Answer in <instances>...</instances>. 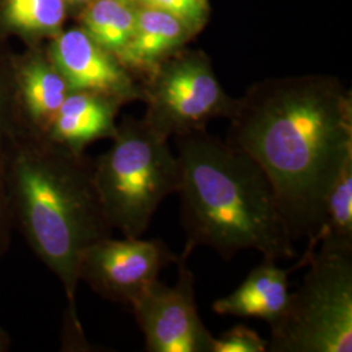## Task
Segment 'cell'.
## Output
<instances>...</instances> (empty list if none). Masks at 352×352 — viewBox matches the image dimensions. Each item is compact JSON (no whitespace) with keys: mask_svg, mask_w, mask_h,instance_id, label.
<instances>
[{"mask_svg":"<svg viewBox=\"0 0 352 352\" xmlns=\"http://www.w3.org/2000/svg\"><path fill=\"white\" fill-rule=\"evenodd\" d=\"M230 119L227 144L263 168L292 239L314 238L352 158L350 94L322 76L269 80L238 100Z\"/></svg>","mask_w":352,"mask_h":352,"instance_id":"6da1fadb","label":"cell"},{"mask_svg":"<svg viewBox=\"0 0 352 352\" xmlns=\"http://www.w3.org/2000/svg\"><path fill=\"white\" fill-rule=\"evenodd\" d=\"M4 145L13 227L62 283L71 334L84 342L76 311L80 263L91 244L113 234L96 188L93 161L21 128L10 132Z\"/></svg>","mask_w":352,"mask_h":352,"instance_id":"7a4b0ae2","label":"cell"},{"mask_svg":"<svg viewBox=\"0 0 352 352\" xmlns=\"http://www.w3.org/2000/svg\"><path fill=\"white\" fill-rule=\"evenodd\" d=\"M175 138L184 250L205 245L225 258L243 250L274 260L295 257V240L257 162L205 129Z\"/></svg>","mask_w":352,"mask_h":352,"instance_id":"3957f363","label":"cell"},{"mask_svg":"<svg viewBox=\"0 0 352 352\" xmlns=\"http://www.w3.org/2000/svg\"><path fill=\"white\" fill-rule=\"evenodd\" d=\"M104 215L126 238H141L161 202L175 193L180 168L168 139L144 119H124L113 145L93 161Z\"/></svg>","mask_w":352,"mask_h":352,"instance_id":"277c9868","label":"cell"},{"mask_svg":"<svg viewBox=\"0 0 352 352\" xmlns=\"http://www.w3.org/2000/svg\"><path fill=\"white\" fill-rule=\"evenodd\" d=\"M302 285L270 327L269 352L352 351V250L320 247Z\"/></svg>","mask_w":352,"mask_h":352,"instance_id":"5b68a950","label":"cell"},{"mask_svg":"<svg viewBox=\"0 0 352 352\" xmlns=\"http://www.w3.org/2000/svg\"><path fill=\"white\" fill-rule=\"evenodd\" d=\"M144 120L166 139L205 129L215 118H231L238 100L228 97L210 60L200 51L175 52L146 76Z\"/></svg>","mask_w":352,"mask_h":352,"instance_id":"8992f818","label":"cell"},{"mask_svg":"<svg viewBox=\"0 0 352 352\" xmlns=\"http://www.w3.org/2000/svg\"><path fill=\"white\" fill-rule=\"evenodd\" d=\"M190 254L184 250L179 256L174 286L157 279L131 305L144 333L146 351L212 352L213 334L197 312L195 277L187 265Z\"/></svg>","mask_w":352,"mask_h":352,"instance_id":"52a82bcc","label":"cell"},{"mask_svg":"<svg viewBox=\"0 0 352 352\" xmlns=\"http://www.w3.org/2000/svg\"><path fill=\"white\" fill-rule=\"evenodd\" d=\"M177 258L162 240L110 236L84 252L80 282H87L90 289L110 302L131 307L158 279L161 270L176 264Z\"/></svg>","mask_w":352,"mask_h":352,"instance_id":"ba28073f","label":"cell"},{"mask_svg":"<svg viewBox=\"0 0 352 352\" xmlns=\"http://www.w3.org/2000/svg\"><path fill=\"white\" fill-rule=\"evenodd\" d=\"M47 54L71 91L97 93L122 103L144 98L133 75L82 28L59 32Z\"/></svg>","mask_w":352,"mask_h":352,"instance_id":"9c48e42d","label":"cell"},{"mask_svg":"<svg viewBox=\"0 0 352 352\" xmlns=\"http://www.w3.org/2000/svg\"><path fill=\"white\" fill-rule=\"evenodd\" d=\"M11 64L17 128L45 136L71 89L47 52L32 51Z\"/></svg>","mask_w":352,"mask_h":352,"instance_id":"30bf717a","label":"cell"},{"mask_svg":"<svg viewBox=\"0 0 352 352\" xmlns=\"http://www.w3.org/2000/svg\"><path fill=\"white\" fill-rule=\"evenodd\" d=\"M123 103L90 91H69L55 115L46 138L76 154H85L90 144L113 140L116 115Z\"/></svg>","mask_w":352,"mask_h":352,"instance_id":"8fae6325","label":"cell"},{"mask_svg":"<svg viewBox=\"0 0 352 352\" xmlns=\"http://www.w3.org/2000/svg\"><path fill=\"white\" fill-rule=\"evenodd\" d=\"M277 260L264 257L238 289L213 302V311L221 316L260 318L273 327L286 312L289 302V274L298 265L280 269Z\"/></svg>","mask_w":352,"mask_h":352,"instance_id":"7c38bea8","label":"cell"},{"mask_svg":"<svg viewBox=\"0 0 352 352\" xmlns=\"http://www.w3.org/2000/svg\"><path fill=\"white\" fill-rule=\"evenodd\" d=\"M190 36L187 25L174 16L139 6L133 34L118 59L132 75L148 76L180 50Z\"/></svg>","mask_w":352,"mask_h":352,"instance_id":"4fadbf2b","label":"cell"},{"mask_svg":"<svg viewBox=\"0 0 352 352\" xmlns=\"http://www.w3.org/2000/svg\"><path fill=\"white\" fill-rule=\"evenodd\" d=\"M317 247L352 250V158L344 164L327 195L320 228L314 238L308 239L307 250L299 260L302 267Z\"/></svg>","mask_w":352,"mask_h":352,"instance_id":"5bb4252c","label":"cell"},{"mask_svg":"<svg viewBox=\"0 0 352 352\" xmlns=\"http://www.w3.org/2000/svg\"><path fill=\"white\" fill-rule=\"evenodd\" d=\"M138 10L139 4L129 0H91L82 12V29L118 58L133 34Z\"/></svg>","mask_w":352,"mask_h":352,"instance_id":"9a60e30c","label":"cell"},{"mask_svg":"<svg viewBox=\"0 0 352 352\" xmlns=\"http://www.w3.org/2000/svg\"><path fill=\"white\" fill-rule=\"evenodd\" d=\"M68 11L64 0H4L6 24L26 37L56 36Z\"/></svg>","mask_w":352,"mask_h":352,"instance_id":"2e32d148","label":"cell"},{"mask_svg":"<svg viewBox=\"0 0 352 352\" xmlns=\"http://www.w3.org/2000/svg\"><path fill=\"white\" fill-rule=\"evenodd\" d=\"M139 6L151 7L168 13L186 24L189 30L197 32L206 20V0H140Z\"/></svg>","mask_w":352,"mask_h":352,"instance_id":"e0dca14e","label":"cell"},{"mask_svg":"<svg viewBox=\"0 0 352 352\" xmlns=\"http://www.w3.org/2000/svg\"><path fill=\"white\" fill-rule=\"evenodd\" d=\"M267 340L245 325H236L214 337L212 352H266Z\"/></svg>","mask_w":352,"mask_h":352,"instance_id":"ac0fdd59","label":"cell"},{"mask_svg":"<svg viewBox=\"0 0 352 352\" xmlns=\"http://www.w3.org/2000/svg\"><path fill=\"white\" fill-rule=\"evenodd\" d=\"M4 136H0V260L8 251L12 238V214L8 201L7 168H6V145Z\"/></svg>","mask_w":352,"mask_h":352,"instance_id":"d6986e66","label":"cell"},{"mask_svg":"<svg viewBox=\"0 0 352 352\" xmlns=\"http://www.w3.org/2000/svg\"><path fill=\"white\" fill-rule=\"evenodd\" d=\"M17 126L13 102L12 64L0 62V136H7Z\"/></svg>","mask_w":352,"mask_h":352,"instance_id":"ffe728a7","label":"cell"},{"mask_svg":"<svg viewBox=\"0 0 352 352\" xmlns=\"http://www.w3.org/2000/svg\"><path fill=\"white\" fill-rule=\"evenodd\" d=\"M11 349V337L10 334L0 327V352L8 351Z\"/></svg>","mask_w":352,"mask_h":352,"instance_id":"44dd1931","label":"cell"},{"mask_svg":"<svg viewBox=\"0 0 352 352\" xmlns=\"http://www.w3.org/2000/svg\"><path fill=\"white\" fill-rule=\"evenodd\" d=\"M91 0H74V8H85Z\"/></svg>","mask_w":352,"mask_h":352,"instance_id":"7402d4cb","label":"cell"},{"mask_svg":"<svg viewBox=\"0 0 352 352\" xmlns=\"http://www.w3.org/2000/svg\"><path fill=\"white\" fill-rule=\"evenodd\" d=\"M129 1H132V3H135V4H139L140 0H129Z\"/></svg>","mask_w":352,"mask_h":352,"instance_id":"603a6c76","label":"cell"}]
</instances>
